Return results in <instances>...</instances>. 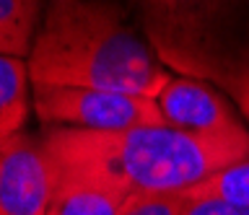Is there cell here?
Masks as SVG:
<instances>
[{
  "label": "cell",
  "instance_id": "cell-1",
  "mask_svg": "<svg viewBox=\"0 0 249 215\" xmlns=\"http://www.w3.org/2000/svg\"><path fill=\"white\" fill-rule=\"evenodd\" d=\"M54 187L99 184L124 195H187L221 168L249 158V130L192 135L166 125L114 132L44 127Z\"/></svg>",
  "mask_w": 249,
  "mask_h": 215
},
{
  "label": "cell",
  "instance_id": "cell-2",
  "mask_svg": "<svg viewBox=\"0 0 249 215\" xmlns=\"http://www.w3.org/2000/svg\"><path fill=\"white\" fill-rule=\"evenodd\" d=\"M34 86L156 99L171 73L117 0H52L26 60Z\"/></svg>",
  "mask_w": 249,
  "mask_h": 215
},
{
  "label": "cell",
  "instance_id": "cell-3",
  "mask_svg": "<svg viewBox=\"0 0 249 215\" xmlns=\"http://www.w3.org/2000/svg\"><path fill=\"white\" fill-rule=\"evenodd\" d=\"M130 5L169 70L213 83L249 119V0H130Z\"/></svg>",
  "mask_w": 249,
  "mask_h": 215
},
{
  "label": "cell",
  "instance_id": "cell-4",
  "mask_svg": "<svg viewBox=\"0 0 249 215\" xmlns=\"http://www.w3.org/2000/svg\"><path fill=\"white\" fill-rule=\"evenodd\" d=\"M36 117L44 127L114 132L143 125H163L156 99L78 86H34Z\"/></svg>",
  "mask_w": 249,
  "mask_h": 215
},
{
  "label": "cell",
  "instance_id": "cell-5",
  "mask_svg": "<svg viewBox=\"0 0 249 215\" xmlns=\"http://www.w3.org/2000/svg\"><path fill=\"white\" fill-rule=\"evenodd\" d=\"M54 197L42 135L21 132L0 148V215H47Z\"/></svg>",
  "mask_w": 249,
  "mask_h": 215
},
{
  "label": "cell",
  "instance_id": "cell-6",
  "mask_svg": "<svg viewBox=\"0 0 249 215\" xmlns=\"http://www.w3.org/2000/svg\"><path fill=\"white\" fill-rule=\"evenodd\" d=\"M161 122L166 127L192 135H218L247 127L236 104L208 81L171 75L163 91L156 96Z\"/></svg>",
  "mask_w": 249,
  "mask_h": 215
},
{
  "label": "cell",
  "instance_id": "cell-7",
  "mask_svg": "<svg viewBox=\"0 0 249 215\" xmlns=\"http://www.w3.org/2000/svg\"><path fill=\"white\" fill-rule=\"evenodd\" d=\"M31 75L26 60L0 55V148L26 132L31 106Z\"/></svg>",
  "mask_w": 249,
  "mask_h": 215
},
{
  "label": "cell",
  "instance_id": "cell-8",
  "mask_svg": "<svg viewBox=\"0 0 249 215\" xmlns=\"http://www.w3.org/2000/svg\"><path fill=\"white\" fill-rule=\"evenodd\" d=\"M42 18V0H0V55L29 60Z\"/></svg>",
  "mask_w": 249,
  "mask_h": 215
},
{
  "label": "cell",
  "instance_id": "cell-9",
  "mask_svg": "<svg viewBox=\"0 0 249 215\" xmlns=\"http://www.w3.org/2000/svg\"><path fill=\"white\" fill-rule=\"evenodd\" d=\"M130 195L99 184H65L54 187L47 215H120Z\"/></svg>",
  "mask_w": 249,
  "mask_h": 215
},
{
  "label": "cell",
  "instance_id": "cell-10",
  "mask_svg": "<svg viewBox=\"0 0 249 215\" xmlns=\"http://www.w3.org/2000/svg\"><path fill=\"white\" fill-rule=\"evenodd\" d=\"M184 197L190 199H223L233 205H249V158L221 168L210 179L190 189Z\"/></svg>",
  "mask_w": 249,
  "mask_h": 215
},
{
  "label": "cell",
  "instance_id": "cell-11",
  "mask_svg": "<svg viewBox=\"0 0 249 215\" xmlns=\"http://www.w3.org/2000/svg\"><path fill=\"white\" fill-rule=\"evenodd\" d=\"M184 195H132L120 215H182Z\"/></svg>",
  "mask_w": 249,
  "mask_h": 215
},
{
  "label": "cell",
  "instance_id": "cell-12",
  "mask_svg": "<svg viewBox=\"0 0 249 215\" xmlns=\"http://www.w3.org/2000/svg\"><path fill=\"white\" fill-rule=\"evenodd\" d=\"M184 199L187 205L182 215H249V205H233L223 199Z\"/></svg>",
  "mask_w": 249,
  "mask_h": 215
}]
</instances>
